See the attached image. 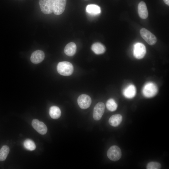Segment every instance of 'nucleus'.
<instances>
[{
  "instance_id": "f257e3e1",
  "label": "nucleus",
  "mask_w": 169,
  "mask_h": 169,
  "mask_svg": "<svg viewBox=\"0 0 169 169\" xmlns=\"http://www.w3.org/2000/svg\"><path fill=\"white\" fill-rule=\"evenodd\" d=\"M57 70L61 75L65 76L71 75L74 71V67L72 64L68 61L59 62L57 66Z\"/></svg>"
},
{
  "instance_id": "f03ea898",
  "label": "nucleus",
  "mask_w": 169,
  "mask_h": 169,
  "mask_svg": "<svg viewBox=\"0 0 169 169\" xmlns=\"http://www.w3.org/2000/svg\"><path fill=\"white\" fill-rule=\"evenodd\" d=\"M158 88L154 83L149 82L144 86L142 93L144 96L147 98H151L155 96L157 93Z\"/></svg>"
},
{
  "instance_id": "7ed1b4c3",
  "label": "nucleus",
  "mask_w": 169,
  "mask_h": 169,
  "mask_svg": "<svg viewBox=\"0 0 169 169\" xmlns=\"http://www.w3.org/2000/svg\"><path fill=\"white\" fill-rule=\"evenodd\" d=\"M55 0H39V4L42 12L50 14L53 12Z\"/></svg>"
},
{
  "instance_id": "20e7f679",
  "label": "nucleus",
  "mask_w": 169,
  "mask_h": 169,
  "mask_svg": "<svg viewBox=\"0 0 169 169\" xmlns=\"http://www.w3.org/2000/svg\"><path fill=\"white\" fill-rule=\"evenodd\" d=\"M122 153L119 147L114 145L110 147L107 151V156L108 158L113 161L119 160L121 156Z\"/></svg>"
},
{
  "instance_id": "39448f33",
  "label": "nucleus",
  "mask_w": 169,
  "mask_h": 169,
  "mask_svg": "<svg viewBox=\"0 0 169 169\" xmlns=\"http://www.w3.org/2000/svg\"><path fill=\"white\" fill-rule=\"evenodd\" d=\"M142 37L149 44L152 45L155 44L157 41L156 36L150 31L145 28H141L140 31Z\"/></svg>"
},
{
  "instance_id": "423d86ee",
  "label": "nucleus",
  "mask_w": 169,
  "mask_h": 169,
  "mask_svg": "<svg viewBox=\"0 0 169 169\" xmlns=\"http://www.w3.org/2000/svg\"><path fill=\"white\" fill-rule=\"evenodd\" d=\"M146 51L145 45L141 43H138L134 45L133 55L136 59H141L145 55Z\"/></svg>"
},
{
  "instance_id": "0eeeda50",
  "label": "nucleus",
  "mask_w": 169,
  "mask_h": 169,
  "mask_svg": "<svg viewBox=\"0 0 169 169\" xmlns=\"http://www.w3.org/2000/svg\"><path fill=\"white\" fill-rule=\"evenodd\" d=\"M77 102L81 108L85 109L90 106L91 103V99L88 95L82 94L78 97Z\"/></svg>"
},
{
  "instance_id": "6e6552de",
  "label": "nucleus",
  "mask_w": 169,
  "mask_h": 169,
  "mask_svg": "<svg viewBox=\"0 0 169 169\" xmlns=\"http://www.w3.org/2000/svg\"><path fill=\"white\" fill-rule=\"evenodd\" d=\"M105 106L102 102L97 103L94 108L93 117L94 119L98 120L101 118L105 111Z\"/></svg>"
},
{
  "instance_id": "1a4fd4ad",
  "label": "nucleus",
  "mask_w": 169,
  "mask_h": 169,
  "mask_svg": "<svg viewBox=\"0 0 169 169\" xmlns=\"http://www.w3.org/2000/svg\"><path fill=\"white\" fill-rule=\"evenodd\" d=\"M32 125L33 128L39 133L44 135L47 132V128L46 125L42 122L34 119L32 122Z\"/></svg>"
},
{
  "instance_id": "9d476101",
  "label": "nucleus",
  "mask_w": 169,
  "mask_h": 169,
  "mask_svg": "<svg viewBox=\"0 0 169 169\" xmlns=\"http://www.w3.org/2000/svg\"><path fill=\"white\" fill-rule=\"evenodd\" d=\"M66 2L67 0H55L53 10L54 13L57 15L62 14L65 10Z\"/></svg>"
},
{
  "instance_id": "9b49d317",
  "label": "nucleus",
  "mask_w": 169,
  "mask_h": 169,
  "mask_svg": "<svg viewBox=\"0 0 169 169\" xmlns=\"http://www.w3.org/2000/svg\"><path fill=\"white\" fill-rule=\"evenodd\" d=\"M44 54L43 51L37 50L32 53L30 60L33 63L37 64L41 62L44 60Z\"/></svg>"
},
{
  "instance_id": "f8f14e48",
  "label": "nucleus",
  "mask_w": 169,
  "mask_h": 169,
  "mask_svg": "<svg viewBox=\"0 0 169 169\" xmlns=\"http://www.w3.org/2000/svg\"><path fill=\"white\" fill-rule=\"evenodd\" d=\"M136 91L135 86L132 84H130L124 89L123 94L126 98H132L135 96Z\"/></svg>"
},
{
  "instance_id": "ddd939ff",
  "label": "nucleus",
  "mask_w": 169,
  "mask_h": 169,
  "mask_svg": "<svg viewBox=\"0 0 169 169\" xmlns=\"http://www.w3.org/2000/svg\"><path fill=\"white\" fill-rule=\"evenodd\" d=\"M138 9L139 15L141 18L145 19L147 18L148 13L146 5L145 2H141L138 4Z\"/></svg>"
},
{
  "instance_id": "4468645a",
  "label": "nucleus",
  "mask_w": 169,
  "mask_h": 169,
  "mask_svg": "<svg viewBox=\"0 0 169 169\" xmlns=\"http://www.w3.org/2000/svg\"><path fill=\"white\" fill-rule=\"evenodd\" d=\"M76 51V46L75 44L73 42L68 44L65 47L64 52L68 56L74 55Z\"/></svg>"
},
{
  "instance_id": "2eb2a0df",
  "label": "nucleus",
  "mask_w": 169,
  "mask_h": 169,
  "mask_svg": "<svg viewBox=\"0 0 169 169\" xmlns=\"http://www.w3.org/2000/svg\"><path fill=\"white\" fill-rule=\"evenodd\" d=\"M92 51L96 54H100L105 52L106 50L105 47L99 42L94 43L91 47Z\"/></svg>"
},
{
  "instance_id": "dca6fc26",
  "label": "nucleus",
  "mask_w": 169,
  "mask_h": 169,
  "mask_svg": "<svg viewBox=\"0 0 169 169\" xmlns=\"http://www.w3.org/2000/svg\"><path fill=\"white\" fill-rule=\"evenodd\" d=\"M122 120V115L119 114H116L112 115L109 120V123L111 126L115 127L119 125Z\"/></svg>"
},
{
  "instance_id": "f3484780",
  "label": "nucleus",
  "mask_w": 169,
  "mask_h": 169,
  "mask_svg": "<svg viewBox=\"0 0 169 169\" xmlns=\"http://www.w3.org/2000/svg\"><path fill=\"white\" fill-rule=\"evenodd\" d=\"M87 12L91 15L95 16L99 14L101 12L100 7L95 4H89L86 7Z\"/></svg>"
},
{
  "instance_id": "a211bd4d",
  "label": "nucleus",
  "mask_w": 169,
  "mask_h": 169,
  "mask_svg": "<svg viewBox=\"0 0 169 169\" xmlns=\"http://www.w3.org/2000/svg\"><path fill=\"white\" fill-rule=\"evenodd\" d=\"M49 114L52 118L57 119L61 116V111L59 107L56 106H53L49 109Z\"/></svg>"
},
{
  "instance_id": "6ab92c4d",
  "label": "nucleus",
  "mask_w": 169,
  "mask_h": 169,
  "mask_svg": "<svg viewBox=\"0 0 169 169\" xmlns=\"http://www.w3.org/2000/svg\"><path fill=\"white\" fill-rule=\"evenodd\" d=\"M9 148L7 145L3 146L0 149V161H4L9 152Z\"/></svg>"
},
{
  "instance_id": "aec40b11",
  "label": "nucleus",
  "mask_w": 169,
  "mask_h": 169,
  "mask_svg": "<svg viewBox=\"0 0 169 169\" xmlns=\"http://www.w3.org/2000/svg\"><path fill=\"white\" fill-rule=\"evenodd\" d=\"M23 146L27 150L32 151L36 148V145L33 141L30 139H27L23 142Z\"/></svg>"
},
{
  "instance_id": "412c9836",
  "label": "nucleus",
  "mask_w": 169,
  "mask_h": 169,
  "mask_svg": "<svg viewBox=\"0 0 169 169\" xmlns=\"http://www.w3.org/2000/svg\"><path fill=\"white\" fill-rule=\"evenodd\" d=\"M107 109L111 111L116 110L117 107V105L115 101L112 98L108 100L106 103Z\"/></svg>"
},
{
  "instance_id": "4be33fe9",
  "label": "nucleus",
  "mask_w": 169,
  "mask_h": 169,
  "mask_svg": "<svg viewBox=\"0 0 169 169\" xmlns=\"http://www.w3.org/2000/svg\"><path fill=\"white\" fill-rule=\"evenodd\" d=\"M146 167L147 169H160L161 167V165L159 162L152 161L147 164Z\"/></svg>"
},
{
  "instance_id": "5701e85b",
  "label": "nucleus",
  "mask_w": 169,
  "mask_h": 169,
  "mask_svg": "<svg viewBox=\"0 0 169 169\" xmlns=\"http://www.w3.org/2000/svg\"><path fill=\"white\" fill-rule=\"evenodd\" d=\"M164 2L167 5H169V0H163Z\"/></svg>"
},
{
  "instance_id": "b1692460",
  "label": "nucleus",
  "mask_w": 169,
  "mask_h": 169,
  "mask_svg": "<svg viewBox=\"0 0 169 169\" xmlns=\"http://www.w3.org/2000/svg\"><path fill=\"white\" fill-rule=\"evenodd\" d=\"M85 0V1H87V0Z\"/></svg>"
}]
</instances>
